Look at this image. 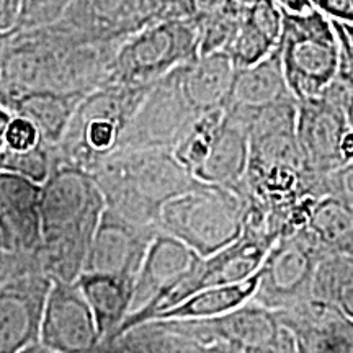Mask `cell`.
<instances>
[{
  "instance_id": "7402d4cb",
  "label": "cell",
  "mask_w": 353,
  "mask_h": 353,
  "mask_svg": "<svg viewBox=\"0 0 353 353\" xmlns=\"http://www.w3.org/2000/svg\"><path fill=\"white\" fill-rule=\"evenodd\" d=\"M77 285L90 304L103 341L113 337L131 312L134 281L105 273L83 272L77 278Z\"/></svg>"
},
{
  "instance_id": "8d00e7d4",
  "label": "cell",
  "mask_w": 353,
  "mask_h": 353,
  "mask_svg": "<svg viewBox=\"0 0 353 353\" xmlns=\"http://www.w3.org/2000/svg\"><path fill=\"white\" fill-rule=\"evenodd\" d=\"M23 0H0V33H15L19 28Z\"/></svg>"
},
{
  "instance_id": "4dcf8cb0",
  "label": "cell",
  "mask_w": 353,
  "mask_h": 353,
  "mask_svg": "<svg viewBox=\"0 0 353 353\" xmlns=\"http://www.w3.org/2000/svg\"><path fill=\"white\" fill-rule=\"evenodd\" d=\"M70 2L72 0H23L17 32L56 23L63 17Z\"/></svg>"
},
{
  "instance_id": "ee69618b",
  "label": "cell",
  "mask_w": 353,
  "mask_h": 353,
  "mask_svg": "<svg viewBox=\"0 0 353 353\" xmlns=\"http://www.w3.org/2000/svg\"><path fill=\"white\" fill-rule=\"evenodd\" d=\"M10 37H12V33H10V34H7V33H0V56H2L3 50H6L7 41H8V38H10Z\"/></svg>"
},
{
  "instance_id": "d4e9b609",
  "label": "cell",
  "mask_w": 353,
  "mask_h": 353,
  "mask_svg": "<svg viewBox=\"0 0 353 353\" xmlns=\"http://www.w3.org/2000/svg\"><path fill=\"white\" fill-rule=\"evenodd\" d=\"M304 229L327 255H350L353 250V203L337 196H322L312 208Z\"/></svg>"
},
{
  "instance_id": "603a6c76",
  "label": "cell",
  "mask_w": 353,
  "mask_h": 353,
  "mask_svg": "<svg viewBox=\"0 0 353 353\" xmlns=\"http://www.w3.org/2000/svg\"><path fill=\"white\" fill-rule=\"evenodd\" d=\"M259 285V272L239 283L210 286L190 294L176 306L167 309L152 321H193L211 319L252 301Z\"/></svg>"
},
{
  "instance_id": "30bf717a",
  "label": "cell",
  "mask_w": 353,
  "mask_h": 353,
  "mask_svg": "<svg viewBox=\"0 0 353 353\" xmlns=\"http://www.w3.org/2000/svg\"><path fill=\"white\" fill-rule=\"evenodd\" d=\"M170 332L195 339H218L247 353H280L286 327L278 311L252 301L211 319L159 321Z\"/></svg>"
},
{
  "instance_id": "5bb4252c",
  "label": "cell",
  "mask_w": 353,
  "mask_h": 353,
  "mask_svg": "<svg viewBox=\"0 0 353 353\" xmlns=\"http://www.w3.org/2000/svg\"><path fill=\"white\" fill-rule=\"evenodd\" d=\"M200 260V255L182 241L159 231L136 276L130 316L113 337L121 335L130 327V324L148 312L165 293L180 283Z\"/></svg>"
},
{
  "instance_id": "9c48e42d",
  "label": "cell",
  "mask_w": 353,
  "mask_h": 353,
  "mask_svg": "<svg viewBox=\"0 0 353 353\" xmlns=\"http://www.w3.org/2000/svg\"><path fill=\"white\" fill-rule=\"evenodd\" d=\"M198 114L200 113H196L185 99L179 81V69L172 70L149 87L148 94L132 114L118 151H172Z\"/></svg>"
},
{
  "instance_id": "b9f144b4",
  "label": "cell",
  "mask_w": 353,
  "mask_h": 353,
  "mask_svg": "<svg viewBox=\"0 0 353 353\" xmlns=\"http://www.w3.org/2000/svg\"><path fill=\"white\" fill-rule=\"evenodd\" d=\"M20 353H56V352H52V350H50V348H48V347H44L43 343L37 342V343H33V345L26 347L25 350H21Z\"/></svg>"
},
{
  "instance_id": "f1b7e54d",
  "label": "cell",
  "mask_w": 353,
  "mask_h": 353,
  "mask_svg": "<svg viewBox=\"0 0 353 353\" xmlns=\"http://www.w3.org/2000/svg\"><path fill=\"white\" fill-rule=\"evenodd\" d=\"M117 339L128 353H176L172 334L159 321L134 325Z\"/></svg>"
},
{
  "instance_id": "60d3db41",
  "label": "cell",
  "mask_w": 353,
  "mask_h": 353,
  "mask_svg": "<svg viewBox=\"0 0 353 353\" xmlns=\"http://www.w3.org/2000/svg\"><path fill=\"white\" fill-rule=\"evenodd\" d=\"M13 117V113L8 112L7 108L0 107V136H6V130L8 126V123H10Z\"/></svg>"
},
{
  "instance_id": "ffe728a7",
  "label": "cell",
  "mask_w": 353,
  "mask_h": 353,
  "mask_svg": "<svg viewBox=\"0 0 353 353\" xmlns=\"http://www.w3.org/2000/svg\"><path fill=\"white\" fill-rule=\"evenodd\" d=\"M249 156V131L226 113L213 148L205 164L198 169L195 179L203 183L231 188L237 192L244 182Z\"/></svg>"
},
{
  "instance_id": "9a60e30c",
  "label": "cell",
  "mask_w": 353,
  "mask_h": 353,
  "mask_svg": "<svg viewBox=\"0 0 353 353\" xmlns=\"http://www.w3.org/2000/svg\"><path fill=\"white\" fill-rule=\"evenodd\" d=\"M43 249L41 185L0 172V250L39 255Z\"/></svg>"
},
{
  "instance_id": "8fae6325",
  "label": "cell",
  "mask_w": 353,
  "mask_h": 353,
  "mask_svg": "<svg viewBox=\"0 0 353 353\" xmlns=\"http://www.w3.org/2000/svg\"><path fill=\"white\" fill-rule=\"evenodd\" d=\"M101 341L99 324L77 281L52 280L39 343L56 353H92Z\"/></svg>"
},
{
  "instance_id": "ac0fdd59",
  "label": "cell",
  "mask_w": 353,
  "mask_h": 353,
  "mask_svg": "<svg viewBox=\"0 0 353 353\" xmlns=\"http://www.w3.org/2000/svg\"><path fill=\"white\" fill-rule=\"evenodd\" d=\"M278 314L299 353H353V321L337 307L311 299Z\"/></svg>"
},
{
  "instance_id": "6da1fadb",
  "label": "cell",
  "mask_w": 353,
  "mask_h": 353,
  "mask_svg": "<svg viewBox=\"0 0 353 353\" xmlns=\"http://www.w3.org/2000/svg\"><path fill=\"white\" fill-rule=\"evenodd\" d=\"M107 203L88 172L56 164L41 185L43 272L52 280L77 281Z\"/></svg>"
},
{
  "instance_id": "4316f807",
  "label": "cell",
  "mask_w": 353,
  "mask_h": 353,
  "mask_svg": "<svg viewBox=\"0 0 353 353\" xmlns=\"http://www.w3.org/2000/svg\"><path fill=\"white\" fill-rule=\"evenodd\" d=\"M56 165V145L41 143L30 151L15 152L3 149L0 154V172H10L43 185Z\"/></svg>"
},
{
  "instance_id": "4fadbf2b",
  "label": "cell",
  "mask_w": 353,
  "mask_h": 353,
  "mask_svg": "<svg viewBox=\"0 0 353 353\" xmlns=\"http://www.w3.org/2000/svg\"><path fill=\"white\" fill-rule=\"evenodd\" d=\"M52 278L21 273L0 285V353H20L39 342L44 304Z\"/></svg>"
},
{
  "instance_id": "3957f363",
  "label": "cell",
  "mask_w": 353,
  "mask_h": 353,
  "mask_svg": "<svg viewBox=\"0 0 353 353\" xmlns=\"http://www.w3.org/2000/svg\"><path fill=\"white\" fill-rule=\"evenodd\" d=\"M149 87L107 83L83 97L56 145V164L94 174L120 149L123 134Z\"/></svg>"
},
{
  "instance_id": "f546056e",
  "label": "cell",
  "mask_w": 353,
  "mask_h": 353,
  "mask_svg": "<svg viewBox=\"0 0 353 353\" xmlns=\"http://www.w3.org/2000/svg\"><path fill=\"white\" fill-rule=\"evenodd\" d=\"M242 13L244 10H236L224 13V15L213 17L196 21L198 28V41H200V56L221 52L229 48V44L236 37L237 28H239Z\"/></svg>"
},
{
  "instance_id": "d6986e66",
  "label": "cell",
  "mask_w": 353,
  "mask_h": 353,
  "mask_svg": "<svg viewBox=\"0 0 353 353\" xmlns=\"http://www.w3.org/2000/svg\"><path fill=\"white\" fill-rule=\"evenodd\" d=\"M237 68L228 52L200 56L179 68V81L185 99L196 113L226 108L231 99Z\"/></svg>"
},
{
  "instance_id": "7bdbcfd3",
  "label": "cell",
  "mask_w": 353,
  "mask_h": 353,
  "mask_svg": "<svg viewBox=\"0 0 353 353\" xmlns=\"http://www.w3.org/2000/svg\"><path fill=\"white\" fill-rule=\"evenodd\" d=\"M236 2H237V6L242 8V10H247V8H249V7L255 6V3H257L259 0H236Z\"/></svg>"
},
{
  "instance_id": "836d02e7",
  "label": "cell",
  "mask_w": 353,
  "mask_h": 353,
  "mask_svg": "<svg viewBox=\"0 0 353 353\" xmlns=\"http://www.w3.org/2000/svg\"><path fill=\"white\" fill-rule=\"evenodd\" d=\"M170 334L172 339H174L176 353H247L242 348L234 347L228 342L218 341V339H195L175 332Z\"/></svg>"
},
{
  "instance_id": "7c38bea8",
  "label": "cell",
  "mask_w": 353,
  "mask_h": 353,
  "mask_svg": "<svg viewBox=\"0 0 353 353\" xmlns=\"http://www.w3.org/2000/svg\"><path fill=\"white\" fill-rule=\"evenodd\" d=\"M159 231V226L131 223L105 208L88 250L83 272L105 273L136 281L145 254Z\"/></svg>"
},
{
  "instance_id": "ab89813d",
  "label": "cell",
  "mask_w": 353,
  "mask_h": 353,
  "mask_svg": "<svg viewBox=\"0 0 353 353\" xmlns=\"http://www.w3.org/2000/svg\"><path fill=\"white\" fill-rule=\"evenodd\" d=\"M334 21H335V20H334ZM335 25L339 26V30H341L343 37H345L348 46H350V50L353 51V25L341 23V21H335Z\"/></svg>"
},
{
  "instance_id": "e0dca14e",
  "label": "cell",
  "mask_w": 353,
  "mask_h": 353,
  "mask_svg": "<svg viewBox=\"0 0 353 353\" xmlns=\"http://www.w3.org/2000/svg\"><path fill=\"white\" fill-rule=\"evenodd\" d=\"M56 25L82 43H123L144 26L141 0H72Z\"/></svg>"
},
{
  "instance_id": "ba28073f",
  "label": "cell",
  "mask_w": 353,
  "mask_h": 353,
  "mask_svg": "<svg viewBox=\"0 0 353 353\" xmlns=\"http://www.w3.org/2000/svg\"><path fill=\"white\" fill-rule=\"evenodd\" d=\"M276 241V237L270 236V234L244 228L239 239L221 249L219 252L201 259L196 263V267L180 283H176L169 293H165L128 329L143 324V322L152 321L161 312L176 306L180 301H183L185 298L196 293V291L210 288V286L239 283V281L254 276L260 270L265 257Z\"/></svg>"
},
{
  "instance_id": "7a4b0ae2",
  "label": "cell",
  "mask_w": 353,
  "mask_h": 353,
  "mask_svg": "<svg viewBox=\"0 0 353 353\" xmlns=\"http://www.w3.org/2000/svg\"><path fill=\"white\" fill-rule=\"evenodd\" d=\"M92 175L107 208L143 226H159L165 203L203 185L167 149L118 151Z\"/></svg>"
},
{
  "instance_id": "1f68e13d",
  "label": "cell",
  "mask_w": 353,
  "mask_h": 353,
  "mask_svg": "<svg viewBox=\"0 0 353 353\" xmlns=\"http://www.w3.org/2000/svg\"><path fill=\"white\" fill-rule=\"evenodd\" d=\"M193 0H141V19L151 25L167 20H190Z\"/></svg>"
},
{
  "instance_id": "74e56055",
  "label": "cell",
  "mask_w": 353,
  "mask_h": 353,
  "mask_svg": "<svg viewBox=\"0 0 353 353\" xmlns=\"http://www.w3.org/2000/svg\"><path fill=\"white\" fill-rule=\"evenodd\" d=\"M276 3L288 13H304L314 8L312 0H276Z\"/></svg>"
},
{
  "instance_id": "cb8c5ba5",
  "label": "cell",
  "mask_w": 353,
  "mask_h": 353,
  "mask_svg": "<svg viewBox=\"0 0 353 353\" xmlns=\"http://www.w3.org/2000/svg\"><path fill=\"white\" fill-rule=\"evenodd\" d=\"M83 95L63 94L54 90H38L25 95L15 108L13 114L32 120L41 132L43 139L48 144L57 145L68 130L74 112L79 107Z\"/></svg>"
},
{
  "instance_id": "e575fe53",
  "label": "cell",
  "mask_w": 353,
  "mask_h": 353,
  "mask_svg": "<svg viewBox=\"0 0 353 353\" xmlns=\"http://www.w3.org/2000/svg\"><path fill=\"white\" fill-rule=\"evenodd\" d=\"M324 193L353 203V162L343 164L325 175Z\"/></svg>"
},
{
  "instance_id": "5b68a950",
  "label": "cell",
  "mask_w": 353,
  "mask_h": 353,
  "mask_svg": "<svg viewBox=\"0 0 353 353\" xmlns=\"http://www.w3.org/2000/svg\"><path fill=\"white\" fill-rule=\"evenodd\" d=\"M283 13L280 52L286 83L298 103L317 99L341 65L337 30L316 7L304 13Z\"/></svg>"
},
{
  "instance_id": "d6a6232c",
  "label": "cell",
  "mask_w": 353,
  "mask_h": 353,
  "mask_svg": "<svg viewBox=\"0 0 353 353\" xmlns=\"http://www.w3.org/2000/svg\"><path fill=\"white\" fill-rule=\"evenodd\" d=\"M3 139H6V149L15 152L30 151V149L37 148L41 143H46L37 125L28 118L21 117V114H13Z\"/></svg>"
},
{
  "instance_id": "83f0119b",
  "label": "cell",
  "mask_w": 353,
  "mask_h": 353,
  "mask_svg": "<svg viewBox=\"0 0 353 353\" xmlns=\"http://www.w3.org/2000/svg\"><path fill=\"white\" fill-rule=\"evenodd\" d=\"M278 46L280 43H276L254 23H250L242 13L239 28H237L236 37L229 44L226 52L237 69H245L270 56Z\"/></svg>"
},
{
  "instance_id": "8992f818",
  "label": "cell",
  "mask_w": 353,
  "mask_h": 353,
  "mask_svg": "<svg viewBox=\"0 0 353 353\" xmlns=\"http://www.w3.org/2000/svg\"><path fill=\"white\" fill-rule=\"evenodd\" d=\"M198 57L200 41L193 20L145 25L118 46L108 83L149 87Z\"/></svg>"
},
{
  "instance_id": "2e32d148",
  "label": "cell",
  "mask_w": 353,
  "mask_h": 353,
  "mask_svg": "<svg viewBox=\"0 0 353 353\" xmlns=\"http://www.w3.org/2000/svg\"><path fill=\"white\" fill-rule=\"evenodd\" d=\"M350 130L345 113L324 97L299 101L296 138L304 165L316 179L343 165L341 144Z\"/></svg>"
},
{
  "instance_id": "52a82bcc",
  "label": "cell",
  "mask_w": 353,
  "mask_h": 353,
  "mask_svg": "<svg viewBox=\"0 0 353 353\" xmlns=\"http://www.w3.org/2000/svg\"><path fill=\"white\" fill-rule=\"evenodd\" d=\"M327 254L306 229L280 237L259 270L254 301L273 311H288L312 299L317 267Z\"/></svg>"
},
{
  "instance_id": "277c9868",
  "label": "cell",
  "mask_w": 353,
  "mask_h": 353,
  "mask_svg": "<svg viewBox=\"0 0 353 353\" xmlns=\"http://www.w3.org/2000/svg\"><path fill=\"white\" fill-rule=\"evenodd\" d=\"M244 223V198L231 188L208 183L165 203L159 218L162 232L182 241L201 259L239 239Z\"/></svg>"
},
{
  "instance_id": "d590c367",
  "label": "cell",
  "mask_w": 353,
  "mask_h": 353,
  "mask_svg": "<svg viewBox=\"0 0 353 353\" xmlns=\"http://www.w3.org/2000/svg\"><path fill=\"white\" fill-rule=\"evenodd\" d=\"M312 3L330 20L353 25V0H312Z\"/></svg>"
},
{
  "instance_id": "f35d334b",
  "label": "cell",
  "mask_w": 353,
  "mask_h": 353,
  "mask_svg": "<svg viewBox=\"0 0 353 353\" xmlns=\"http://www.w3.org/2000/svg\"><path fill=\"white\" fill-rule=\"evenodd\" d=\"M341 156L343 164H348V162H353V130L350 128L343 136L342 144H341Z\"/></svg>"
},
{
  "instance_id": "484cf974",
  "label": "cell",
  "mask_w": 353,
  "mask_h": 353,
  "mask_svg": "<svg viewBox=\"0 0 353 353\" xmlns=\"http://www.w3.org/2000/svg\"><path fill=\"white\" fill-rule=\"evenodd\" d=\"M226 117V108L203 112L190 125L187 132L172 149L176 161L195 176L198 169L205 164L206 157L213 148L216 136Z\"/></svg>"
},
{
  "instance_id": "44dd1931",
  "label": "cell",
  "mask_w": 353,
  "mask_h": 353,
  "mask_svg": "<svg viewBox=\"0 0 353 353\" xmlns=\"http://www.w3.org/2000/svg\"><path fill=\"white\" fill-rule=\"evenodd\" d=\"M288 99L294 97L291 95L286 83L281 52L278 46L260 63L245 69H237L231 99L226 108L260 110Z\"/></svg>"
}]
</instances>
